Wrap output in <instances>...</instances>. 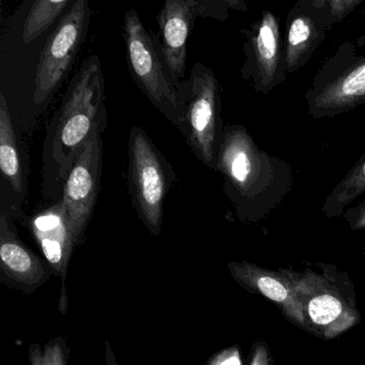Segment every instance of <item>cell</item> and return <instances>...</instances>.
<instances>
[{
	"instance_id": "obj_1",
	"label": "cell",
	"mask_w": 365,
	"mask_h": 365,
	"mask_svg": "<svg viewBox=\"0 0 365 365\" xmlns=\"http://www.w3.org/2000/svg\"><path fill=\"white\" fill-rule=\"evenodd\" d=\"M106 95L97 55L84 61L74 76L54 125L52 158L66 181L78 151L97 128H106Z\"/></svg>"
},
{
	"instance_id": "obj_2",
	"label": "cell",
	"mask_w": 365,
	"mask_h": 365,
	"mask_svg": "<svg viewBox=\"0 0 365 365\" xmlns=\"http://www.w3.org/2000/svg\"><path fill=\"white\" fill-rule=\"evenodd\" d=\"M123 34L128 67L134 82L185 138V106L178 89L158 53L153 37L134 9L125 14Z\"/></svg>"
},
{
	"instance_id": "obj_3",
	"label": "cell",
	"mask_w": 365,
	"mask_h": 365,
	"mask_svg": "<svg viewBox=\"0 0 365 365\" xmlns=\"http://www.w3.org/2000/svg\"><path fill=\"white\" fill-rule=\"evenodd\" d=\"M128 183L132 202L145 225L157 236L161 230L166 194L173 183L172 168L148 134L134 127L129 135Z\"/></svg>"
},
{
	"instance_id": "obj_4",
	"label": "cell",
	"mask_w": 365,
	"mask_h": 365,
	"mask_svg": "<svg viewBox=\"0 0 365 365\" xmlns=\"http://www.w3.org/2000/svg\"><path fill=\"white\" fill-rule=\"evenodd\" d=\"M178 91L185 106L187 144L204 165L217 170L220 98L215 73L196 63Z\"/></svg>"
},
{
	"instance_id": "obj_5",
	"label": "cell",
	"mask_w": 365,
	"mask_h": 365,
	"mask_svg": "<svg viewBox=\"0 0 365 365\" xmlns=\"http://www.w3.org/2000/svg\"><path fill=\"white\" fill-rule=\"evenodd\" d=\"M89 21L91 8L88 1H74L48 37L36 70L35 103H44L65 78L86 38Z\"/></svg>"
},
{
	"instance_id": "obj_6",
	"label": "cell",
	"mask_w": 365,
	"mask_h": 365,
	"mask_svg": "<svg viewBox=\"0 0 365 365\" xmlns=\"http://www.w3.org/2000/svg\"><path fill=\"white\" fill-rule=\"evenodd\" d=\"M287 273L304 309L309 331L324 339H334L358 324V312L328 279L311 271Z\"/></svg>"
},
{
	"instance_id": "obj_7",
	"label": "cell",
	"mask_w": 365,
	"mask_h": 365,
	"mask_svg": "<svg viewBox=\"0 0 365 365\" xmlns=\"http://www.w3.org/2000/svg\"><path fill=\"white\" fill-rule=\"evenodd\" d=\"M103 127L97 128L89 136L74 160L68 175L61 198L76 245L86 232L100 191L103 161Z\"/></svg>"
},
{
	"instance_id": "obj_8",
	"label": "cell",
	"mask_w": 365,
	"mask_h": 365,
	"mask_svg": "<svg viewBox=\"0 0 365 365\" xmlns=\"http://www.w3.org/2000/svg\"><path fill=\"white\" fill-rule=\"evenodd\" d=\"M211 1L166 0L157 16L159 33L155 44L176 88L187 82V44L194 22L200 16H215Z\"/></svg>"
},
{
	"instance_id": "obj_9",
	"label": "cell",
	"mask_w": 365,
	"mask_h": 365,
	"mask_svg": "<svg viewBox=\"0 0 365 365\" xmlns=\"http://www.w3.org/2000/svg\"><path fill=\"white\" fill-rule=\"evenodd\" d=\"M217 170L243 195L257 189L262 176V159L243 128L228 127L217 147Z\"/></svg>"
},
{
	"instance_id": "obj_10",
	"label": "cell",
	"mask_w": 365,
	"mask_h": 365,
	"mask_svg": "<svg viewBox=\"0 0 365 365\" xmlns=\"http://www.w3.org/2000/svg\"><path fill=\"white\" fill-rule=\"evenodd\" d=\"M230 273L243 287L273 301L297 326L307 329L304 309L299 301L287 271L274 272L249 262H230Z\"/></svg>"
},
{
	"instance_id": "obj_11",
	"label": "cell",
	"mask_w": 365,
	"mask_h": 365,
	"mask_svg": "<svg viewBox=\"0 0 365 365\" xmlns=\"http://www.w3.org/2000/svg\"><path fill=\"white\" fill-rule=\"evenodd\" d=\"M29 225L53 270L65 279L76 241L61 200L31 217Z\"/></svg>"
},
{
	"instance_id": "obj_12",
	"label": "cell",
	"mask_w": 365,
	"mask_h": 365,
	"mask_svg": "<svg viewBox=\"0 0 365 365\" xmlns=\"http://www.w3.org/2000/svg\"><path fill=\"white\" fill-rule=\"evenodd\" d=\"M0 260L4 272L23 285L38 286L48 277L40 258L19 239L6 215L0 217Z\"/></svg>"
},
{
	"instance_id": "obj_13",
	"label": "cell",
	"mask_w": 365,
	"mask_h": 365,
	"mask_svg": "<svg viewBox=\"0 0 365 365\" xmlns=\"http://www.w3.org/2000/svg\"><path fill=\"white\" fill-rule=\"evenodd\" d=\"M365 101V58L329 83L312 101L314 114L332 115Z\"/></svg>"
},
{
	"instance_id": "obj_14",
	"label": "cell",
	"mask_w": 365,
	"mask_h": 365,
	"mask_svg": "<svg viewBox=\"0 0 365 365\" xmlns=\"http://www.w3.org/2000/svg\"><path fill=\"white\" fill-rule=\"evenodd\" d=\"M0 170L16 193L24 190L20 146L4 93H0Z\"/></svg>"
},
{
	"instance_id": "obj_15",
	"label": "cell",
	"mask_w": 365,
	"mask_h": 365,
	"mask_svg": "<svg viewBox=\"0 0 365 365\" xmlns=\"http://www.w3.org/2000/svg\"><path fill=\"white\" fill-rule=\"evenodd\" d=\"M256 67L262 86H270L277 73L279 61V31L277 19L270 12L264 14L254 40Z\"/></svg>"
},
{
	"instance_id": "obj_16",
	"label": "cell",
	"mask_w": 365,
	"mask_h": 365,
	"mask_svg": "<svg viewBox=\"0 0 365 365\" xmlns=\"http://www.w3.org/2000/svg\"><path fill=\"white\" fill-rule=\"evenodd\" d=\"M70 0H39L34 4L23 27L22 39L29 44L48 31L61 14L72 6Z\"/></svg>"
},
{
	"instance_id": "obj_17",
	"label": "cell",
	"mask_w": 365,
	"mask_h": 365,
	"mask_svg": "<svg viewBox=\"0 0 365 365\" xmlns=\"http://www.w3.org/2000/svg\"><path fill=\"white\" fill-rule=\"evenodd\" d=\"M317 31L313 21L307 16H298L292 20L287 36V63L289 71L298 69L305 55L313 48Z\"/></svg>"
},
{
	"instance_id": "obj_18",
	"label": "cell",
	"mask_w": 365,
	"mask_h": 365,
	"mask_svg": "<svg viewBox=\"0 0 365 365\" xmlns=\"http://www.w3.org/2000/svg\"><path fill=\"white\" fill-rule=\"evenodd\" d=\"M364 192L365 155L333 190L324 205V211L329 215H337Z\"/></svg>"
},
{
	"instance_id": "obj_19",
	"label": "cell",
	"mask_w": 365,
	"mask_h": 365,
	"mask_svg": "<svg viewBox=\"0 0 365 365\" xmlns=\"http://www.w3.org/2000/svg\"><path fill=\"white\" fill-rule=\"evenodd\" d=\"M29 361L31 365H67L63 339L50 341L43 349L39 345L31 346Z\"/></svg>"
},
{
	"instance_id": "obj_20",
	"label": "cell",
	"mask_w": 365,
	"mask_h": 365,
	"mask_svg": "<svg viewBox=\"0 0 365 365\" xmlns=\"http://www.w3.org/2000/svg\"><path fill=\"white\" fill-rule=\"evenodd\" d=\"M360 4L361 0H331L328 5L332 18L336 21H341Z\"/></svg>"
},
{
	"instance_id": "obj_21",
	"label": "cell",
	"mask_w": 365,
	"mask_h": 365,
	"mask_svg": "<svg viewBox=\"0 0 365 365\" xmlns=\"http://www.w3.org/2000/svg\"><path fill=\"white\" fill-rule=\"evenodd\" d=\"M209 365H242L238 348L232 347L220 352Z\"/></svg>"
},
{
	"instance_id": "obj_22",
	"label": "cell",
	"mask_w": 365,
	"mask_h": 365,
	"mask_svg": "<svg viewBox=\"0 0 365 365\" xmlns=\"http://www.w3.org/2000/svg\"><path fill=\"white\" fill-rule=\"evenodd\" d=\"M250 365H269V354L264 344H258L254 349L253 358Z\"/></svg>"
},
{
	"instance_id": "obj_23",
	"label": "cell",
	"mask_w": 365,
	"mask_h": 365,
	"mask_svg": "<svg viewBox=\"0 0 365 365\" xmlns=\"http://www.w3.org/2000/svg\"><path fill=\"white\" fill-rule=\"evenodd\" d=\"M354 230L365 228V204L354 213Z\"/></svg>"
}]
</instances>
